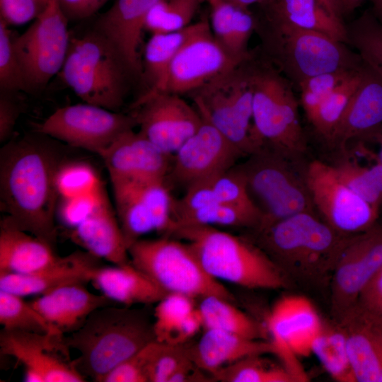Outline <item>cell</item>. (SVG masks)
Masks as SVG:
<instances>
[{
	"label": "cell",
	"mask_w": 382,
	"mask_h": 382,
	"mask_svg": "<svg viewBox=\"0 0 382 382\" xmlns=\"http://www.w3.org/2000/svg\"><path fill=\"white\" fill-rule=\"evenodd\" d=\"M20 105L11 93L1 91L0 142L5 144L12 138L14 127L20 115Z\"/></svg>",
	"instance_id": "obj_51"
},
{
	"label": "cell",
	"mask_w": 382,
	"mask_h": 382,
	"mask_svg": "<svg viewBox=\"0 0 382 382\" xmlns=\"http://www.w3.org/2000/svg\"><path fill=\"white\" fill-rule=\"evenodd\" d=\"M200 0H158L149 10L144 30L152 35L179 31L188 26Z\"/></svg>",
	"instance_id": "obj_42"
},
{
	"label": "cell",
	"mask_w": 382,
	"mask_h": 382,
	"mask_svg": "<svg viewBox=\"0 0 382 382\" xmlns=\"http://www.w3.org/2000/svg\"><path fill=\"white\" fill-rule=\"evenodd\" d=\"M192 361L213 375L223 367L245 357L274 352L270 341L254 340L217 329H205L195 345H190Z\"/></svg>",
	"instance_id": "obj_27"
},
{
	"label": "cell",
	"mask_w": 382,
	"mask_h": 382,
	"mask_svg": "<svg viewBox=\"0 0 382 382\" xmlns=\"http://www.w3.org/2000/svg\"><path fill=\"white\" fill-rule=\"evenodd\" d=\"M357 303L366 310L382 316V266L364 287Z\"/></svg>",
	"instance_id": "obj_52"
},
{
	"label": "cell",
	"mask_w": 382,
	"mask_h": 382,
	"mask_svg": "<svg viewBox=\"0 0 382 382\" xmlns=\"http://www.w3.org/2000/svg\"><path fill=\"white\" fill-rule=\"evenodd\" d=\"M48 2L44 0H0V20L18 25L35 19Z\"/></svg>",
	"instance_id": "obj_50"
},
{
	"label": "cell",
	"mask_w": 382,
	"mask_h": 382,
	"mask_svg": "<svg viewBox=\"0 0 382 382\" xmlns=\"http://www.w3.org/2000/svg\"><path fill=\"white\" fill-rule=\"evenodd\" d=\"M115 212L127 248L148 233L156 231L152 214L135 180H110Z\"/></svg>",
	"instance_id": "obj_33"
},
{
	"label": "cell",
	"mask_w": 382,
	"mask_h": 382,
	"mask_svg": "<svg viewBox=\"0 0 382 382\" xmlns=\"http://www.w3.org/2000/svg\"><path fill=\"white\" fill-rule=\"evenodd\" d=\"M197 308L204 329L221 330L254 340L266 336L259 323L226 299L217 296L202 298Z\"/></svg>",
	"instance_id": "obj_35"
},
{
	"label": "cell",
	"mask_w": 382,
	"mask_h": 382,
	"mask_svg": "<svg viewBox=\"0 0 382 382\" xmlns=\"http://www.w3.org/2000/svg\"><path fill=\"white\" fill-rule=\"evenodd\" d=\"M255 15L260 44L257 54L299 88L305 80L325 73L352 71L364 62L347 44L323 33Z\"/></svg>",
	"instance_id": "obj_3"
},
{
	"label": "cell",
	"mask_w": 382,
	"mask_h": 382,
	"mask_svg": "<svg viewBox=\"0 0 382 382\" xmlns=\"http://www.w3.org/2000/svg\"><path fill=\"white\" fill-rule=\"evenodd\" d=\"M364 141H373L378 144V153L374 154V156L382 163V126L369 134Z\"/></svg>",
	"instance_id": "obj_57"
},
{
	"label": "cell",
	"mask_w": 382,
	"mask_h": 382,
	"mask_svg": "<svg viewBox=\"0 0 382 382\" xmlns=\"http://www.w3.org/2000/svg\"><path fill=\"white\" fill-rule=\"evenodd\" d=\"M211 7L210 26L218 42L235 57H251L254 50H248V45L255 30V15L249 8L221 0Z\"/></svg>",
	"instance_id": "obj_32"
},
{
	"label": "cell",
	"mask_w": 382,
	"mask_h": 382,
	"mask_svg": "<svg viewBox=\"0 0 382 382\" xmlns=\"http://www.w3.org/2000/svg\"><path fill=\"white\" fill-rule=\"evenodd\" d=\"M128 252L132 264L167 294L193 299L217 296L233 301L231 293L205 271L190 245L181 239L168 235L140 238Z\"/></svg>",
	"instance_id": "obj_9"
},
{
	"label": "cell",
	"mask_w": 382,
	"mask_h": 382,
	"mask_svg": "<svg viewBox=\"0 0 382 382\" xmlns=\"http://www.w3.org/2000/svg\"><path fill=\"white\" fill-rule=\"evenodd\" d=\"M355 70L319 74L305 80L299 85L300 103L309 122L329 94Z\"/></svg>",
	"instance_id": "obj_45"
},
{
	"label": "cell",
	"mask_w": 382,
	"mask_h": 382,
	"mask_svg": "<svg viewBox=\"0 0 382 382\" xmlns=\"http://www.w3.org/2000/svg\"><path fill=\"white\" fill-rule=\"evenodd\" d=\"M235 6L248 8L250 6L253 4H260L267 0H221Z\"/></svg>",
	"instance_id": "obj_59"
},
{
	"label": "cell",
	"mask_w": 382,
	"mask_h": 382,
	"mask_svg": "<svg viewBox=\"0 0 382 382\" xmlns=\"http://www.w3.org/2000/svg\"><path fill=\"white\" fill-rule=\"evenodd\" d=\"M361 145L365 151V156L370 157L375 162L367 168L376 189L382 197V163L374 156V154L367 152L366 148L364 146L362 142H361Z\"/></svg>",
	"instance_id": "obj_55"
},
{
	"label": "cell",
	"mask_w": 382,
	"mask_h": 382,
	"mask_svg": "<svg viewBox=\"0 0 382 382\" xmlns=\"http://www.w3.org/2000/svg\"><path fill=\"white\" fill-rule=\"evenodd\" d=\"M100 260L86 250L58 256L51 264L31 273L0 274V290L24 296L42 295L66 285L85 284L102 266Z\"/></svg>",
	"instance_id": "obj_23"
},
{
	"label": "cell",
	"mask_w": 382,
	"mask_h": 382,
	"mask_svg": "<svg viewBox=\"0 0 382 382\" xmlns=\"http://www.w3.org/2000/svg\"><path fill=\"white\" fill-rule=\"evenodd\" d=\"M334 321L345 337L357 382H382V316L356 303Z\"/></svg>",
	"instance_id": "obj_20"
},
{
	"label": "cell",
	"mask_w": 382,
	"mask_h": 382,
	"mask_svg": "<svg viewBox=\"0 0 382 382\" xmlns=\"http://www.w3.org/2000/svg\"><path fill=\"white\" fill-rule=\"evenodd\" d=\"M382 266V226L376 224L356 234L335 266L331 282L334 318L357 303L374 274Z\"/></svg>",
	"instance_id": "obj_19"
},
{
	"label": "cell",
	"mask_w": 382,
	"mask_h": 382,
	"mask_svg": "<svg viewBox=\"0 0 382 382\" xmlns=\"http://www.w3.org/2000/svg\"><path fill=\"white\" fill-rule=\"evenodd\" d=\"M173 156L168 177L185 190L229 170L244 157L224 134L204 120Z\"/></svg>",
	"instance_id": "obj_18"
},
{
	"label": "cell",
	"mask_w": 382,
	"mask_h": 382,
	"mask_svg": "<svg viewBox=\"0 0 382 382\" xmlns=\"http://www.w3.org/2000/svg\"><path fill=\"white\" fill-rule=\"evenodd\" d=\"M190 359L187 342L172 345L152 341L146 366L148 381L168 382L173 374Z\"/></svg>",
	"instance_id": "obj_43"
},
{
	"label": "cell",
	"mask_w": 382,
	"mask_h": 382,
	"mask_svg": "<svg viewBox=\"0 0 382 382\" xmlns=\"http://www.w3.org/2000/svg\"><path fill=\"white\" fill-rule=\"evenodd\" d=\"M110 179H166L172 157L139 132L130 129L119 137L100 156Z\"/></svg>",
	"instance_id": "obj_21"
},
{
	"label": "cell",
	"mask_w": 382,
	"mask_h": 382,
	"mask_svg": "<svg viewBox=\"0 0 382 382\" xmlns=\"http://www.w3.org/2000/svg\"><path fill=\"white\" fill-rule=\"evenodd\" d=\"M91 282L108 298L126 306L157 303L168 294L132 262L102 265Z\"/></svg>",
	"instance_id": "obj_29"
},
{
	"label": "cell",
	"mask_w": 382,
	"mask_h": 382,
	"mask_svg": "<svg viewBox=\"0 0 382 382\" xmlns=\"http://www.w3.org/2000/svg\"><path fill=\"white\" fill-rule=\"evenodd\" d=\"M154 340V324L144 311L115 305L96 309L80 329L63 337L79 353L74 360L78 371L98 382Z\"/></svg>",
	"instance_id": "obj_4"
},
{
	"label": "cell",
	"mask_w": 382,
	"mask_h": 382,
	"mask_svg": "<svg viewBox=\"0 0 382 382\" xmlns=\"http://www.w3.org/2000/svg\"><path fill=\"white\" fill-rule=\"evenodd\" d=\"M340 180L364 200L380 209L382 197L371 178L367 167L344 159L333 166Z\"/></svg>",
	"instance_id": "obj_47"
},
{
	"label": "cell",
	"mask_w": 382,
	"mask_h": 382,
	"mask_svg": "<svg viewBox=\"0 0 382 382\" xmlns=\"http://www.w3.org/2000/svg\"><path fill=\"white\" fill-rule=\"evenodd\" d=\"M158 1L116 0L93 28L117 51L133 79L142 78L141 35L146 16Z\"/></svg>",
	"instance_id": "obj_22"
},
{
	"label": "cell",
	"mask_w": 382,
	"mask_h": 382,
	"mask_svg": "<svg viewBox=\"0 0 382 382\" xmlns=\"http://www.w3.org/2000/svg\"><path fill=\"white\" fill-rule=\"evenodd\" d=\"M44 1H45L46 2H48V1H49V0H44Z\"/></svg>",
	"instance_id": "obj_62"
},
{
	"label": "cell",
	"mask_w": 382,
	"mask_h": 382,
	"mask_svg": "<svg viewBox=\"0 0 382 382\" xmlns=\"http://www.w3.org/2000/svg\"><path fill=\"white\" fill-rule=\"evenodd\" d=\"M253 86V122L262 145L300 161L307 149L299 115V100L293 84L259 56L250 59Z\"/></svg>",
	"instance_id": "obj_6"
},
{
	"label": "cell",
	"mask_w": 382,
	"mask_h": 382,
	"mask_svg": "<svg viewBox=\"0 0 382 382\" xmlns=\"http://www.w3.org/2000/svg\"><path fill=\"white\" fill-rule=\"evenodd\" d=\"M328 374L338 382H357L345 337L334 321L324 322L312 349Z\"/></svg>",
	"instance_id": "obj_37"
},
{
	"label": "cell",
	"mask_w": 382,
	"mask_h": 382,
	"mask_svg": "<svg viewBox=\"0 0 382 382\" xmlns=\"http://www.w3.org/2000/svg\"><path fill=\"white\" fill-rule=\"evenodd\" d=\"M187 243L214 279L247 289H279L290 281L250 238L211 226H183L170 235Z\"/></svg>",
	"instance_id": "obj_5"
},
{
	"label": "cell",
	"mask_w": 382,
	"mask_h": 382,
	"mask_svg": "<svg viewBox=\"0 0 382 382\" xmlns=\"http://www.w3.org/2000/svg\"><path fill=\"white\" fill-rule=\"evenodd\" d=\"M69 21L83 20L95 14L108 0H57Z\"/></svg>",
	"instance_id": "obj_53"
},
{
	"label": "cell",
	"mask_w": 382,
	"mask_h": 382,
	"mask_svg": "<svg viewBox=\"0 0 382 382\" xmlns=\"http://www.w3.org/2000/svg\"><path fill=\"white\" fill-rule=\"evenodd\" d=\"M211 6L214 5L215 4H216L218 1H219L220 0H208Z\"/></svg>",
	"instance_id": "obj_61"
},
{
	"label": "cell",
	"mask_w": 382,
	"mask_h": 382,
	"mask_svg": "<svg viewBox=\"0 0 382 382\" xmlns=\"http://www.w3.org/2000/svg\"><path fill=\"white\" fill-rule=\"evenodd\" d=\"M62 335L1 329V354L24 366L25 381L83 382Z\"/></svg>",
	"instance_id": "obj_16"
},
{
	"label": "cell",
	"mask_w": 382,
	"mask_h": 382,
	"mask_svg": "<svg viewBox=\"0 0 382 382\" xmlns=\"http://www.w3.org/2000/svg\"><path fill=\"white\" fill-rule=\"evenodd\" d=\"M151 342L112 369L101 382H149L146 366Z\"/></svg>",
	"instance_id": "obj_49"
},
{
	"label": "cell",
	"mask_w": 382,
	"mask_h": 382,
	"mask_svg": "<svg viewBox=\"0 0 382 382\" xmlns=\"http://www.w3.org/2000/svg\"><path fill=\"white\" fill-rule=\"evenodd\" d=\"M366 1L368 0H341L343 16L349 14L350 13L353 12L363 2Z\"/></svg>",
	"instance_id": "obj_58"
},
{
	"label": "cell",
	"mask_w": 382,
	"mask_h": 382,
	"mask_svg": "<svg viewBox=\"0 0 382 382\" xmlns=\"http://www.w3.org/2000/svg\"><path fill=\"white\" fill-rule=\"evenodd\" d=\"M58 74L84 103L117 112L133 79L117 51L95 30L71 37Z\"/></svg>",
	"instance_id": "obj_7"
},
{
	"label": "cell",
	"mask_w": 382,
	"mask_h": 382,
	"mask_svg": "<svg viewBox=\"0 0 382 382\" xmlns=\"http://www.w3.org/2000/svg\"><path fill=\"white\" fill-rule=\"evenodd\" d=\"M364 66L365 63L335 87L310 122L316 133L328 143L361 79Z\"/></svg>",
	"instance_id": "obj_38"
},
{
	"label": "cell",
	"mask_w": 382,
	"mask_h": 382,
	"mask_svg": "<svg viewBox=\"0 0 382 382\" xmlns=\"http://www.w3.org/2000/svg\"><path fill=\"white\" fill-rule=\"evenodd\" d=\"M305 175L317 214L334 230L353 236L376 224L379 209L345 185L333 166L315 160L307 165Z\"/></svg>",
	"instance_id": "obj_15"
},
{
	"label": "cell",
	"mask_w": 382,
	"mask_h": 382,
	"mask_svg": "<svg viewBox=\"0 0 382 382\" xmlns=\"http://www.w3.org/2000/svg\"><path fill=\"white\" fill-rule=\"evenodd\" d=\"M333 16L342 19L343 12L341 0H318Z\"/></svg>",
	"instance_id": "obj_56"
},
{
	"label": "cell",
	"mask_w": 382,
	"mask_h": 382,
	"mask_svg": "<svg viewBox=\"0 0 382 382\" xmlns=\"http://www.w3.org/2000/svg\"><path fill=\"white\" fill-rule=\"evenodd\" d=\"M251 57L190 94L202 120L224 134L244 157L262 146L253 132Z\"/></svg>",
	"instance_id": "obj_10"
},
{
	"label": "cell",
	"mask_w": 382,
	"mask_h": 382,
	"mask_svg": "<svg viewBox=\"0 0 382 382\" xmlns=\"http://www.w3.org/2000/svg\"><path fill=\"white\" fill-rule=\"evenodd\" d=\"M251 57L241 58L228 52L214 37L207 20L190 24L170 64L163 92L190 95Z\"/></svg>",
	"instance_id": "obj_14"
},
{
	"label": "cell",
	"mask_w": 382,
	"mask_h": 382,
	"mask_svg": "<svg viewBox=\"0 0 382 382\" xmlns=\"http://www.w3.org/2000/svg\"><path fill=\"white\" fill-rule=\"evenodd\" d=\"M252 238L287 279L309 285L330 283L353 236L342 234L318 214L301 212L257 230Z\"/></svg>",
	"instance_id": "obj_2"
},
{
	"label": "cell",
	"mask_w": 382,
	"mask_h": 382,
	"mask_svg": "<svg viewBox=\"0 0 382 382\" xmlns=\"http://www.w3.org/2000/svg\"><path fill=\"white\" fill-rule=\"evenodd\" d=\"M382 126V77L365 64L361 79L330 144L345 149L353 140L363 141Z\"/></svg>",
	"instance_id": "obj_24"
},
{
	"label": "cell",
	"mask_w": 382,
	"mask_h": 382,
	"mask_svg": "<svg viewBox=\"0 0 382 382\" xmlns=\"http://www.w3.org/2000/svg\"><path fill=\"white\" fill-rule=\"evenodd\" d=\"M258 6L262 15L323 33L348 45L343 20L331 14L318 0H267Z\"/></svg>",
	"instance_id": "obj_30"
},
{
	"label": "cell",
	"mask_w": 382,
	"mask_h": 382,
	"mask_svg": "<svg viewBox=\"0 0 382 382\" xmlns=\"http://www.w3.org/2000/svg\"><path fill=\"white\" fill-rule=\"evenodd\" d=\"M0 324L3 329L62 335L22 296L0 290Z\"/></svg>",
	"instance_id": "obj_41"
},
{
	"label": "cell",
	"mask_w": 382,
	"mask_h": 382,
	"mask_svg": "<svg viewBox=\"0 0 382 382\" xmlns=\"http://www.w3.org/2000/svg\"><path fill=\"white\" fill-rule=\"evenodd\" d=\"M30 303L62 335L80 329L96 309L117 304L103 294L89 291L84 284L62 286Z\"/></svg>",
	"instance_id": "obj_25"
},
{
	"label": "cell",
	"mask_w": 382,
	"mask_h": 382,
	"mask_svg": "<svg viewBox=\"0 0 382 382\" xmlns=\"http://www.w3.org/2000/svg\"><path fill=\"white\" fill-rule=\"evenodd\" d=\"M187 32L188 26L179 31L151 35L142 59V78L149 86L145 93L165 91L170 64Z\"/></svg>",
	"instance_id": "obj_34"
},
{
	"label": "cell",
	"mask_w": 382,
	"mask_h": 382,
	"mask_svg": "<svg viewBox=\"0 0 382 382\" xmlns=\"http://www.w3.org/2000/svg\"><path fill=\"white\" fill-rule=\"evenodd\" d=\"M324 321L310 299L299 294L285 295L272 307L266 320L275 355L296 382L308 378L299 361L312 354Z\"/></svg>",
	"instance_id": "obj_12"
},
{
	"label": "cell",
	"mask_w": 382,
	"mask_h": 382,
	"mask_svg": "<svg viewBox=\"0 0 382 382\" xmlns=\"http://www.w3.org/2000/svg\"><path fill=\"white\" fill-rule=\"evenodd\" d=\"M105 194L103 185L91 193L62 199L59 216L62 222L71 229L76 227L93 212Z\"/></svg>",
	"instance_id": "obj_48"
},
{
	"label": "cell",
	"mask_w": 382,
	"mask_h": 382,
	"mask_svg": "<svg viewBox=\"0 0 382 382\" xmlns=\"http://www.w3.org/2000/svg\"><path fill=\"white\" fill-rule=\"evenodd\" d=\"M261 219L262 213L259 210L214 203L176 218L168 235L183 226H222L253 230L259 225Z\"/></svg>",
	"instance_id": "obj_36"
},
{
	"label": "cell",
	"mask_w": 382,
	"mask_h": 382,
	"mask_svg": "<svg viewBox=\"0 0 382 382\" xmlns=\"http://www.w3.org/2000/svg\"><path fill=\"white\" fill-rule=\"evenodd\" d=\"M71 231V239L96 257L117 265L131 262L115 210L107 194L93 212Z\"/></svg>",
	"instance_id": "obj_26"
},
{
	"label": "cell",
	"mask_w": 382,
	"mask_h": 382,
	"mask_svg": "<svg viewBox=\"0 0 382 382\" xmlns=\"http://www.w3.org/2000/svg\"><path fill=\"white\" fill-rule=\"evenodd\" d=\"M57 257L50 245L1 219L0 274L31 273L51 264Z\"/></svg>",
	"instance_id": "obj_28"
},
{
	"label": "cell",
	"mask_w": 382,
	"mask_h": 382,
	"mask_svg": "<svg viewBox=\"0 0 382 382\" xmlns=\"http://www.w3.org/2000/svg\"><path fill=\"white\" fill-rule=\"evenodd\" d=\"M56 184L62 199L91 193L103 186L95 169L81 161H64L57 172Z\"/></svg>",
	"instance_id": "obj_44"
},
{
	"label": "cell",
	"mask_w": 382,
	"mask_h": 382,
	"mask_svg": "<svg viewBox=\"0 0 382 382\" xmlns=\"http://www.w3.org/2000/svg\"><path fill=\"white\" fill-rule=\"evenodd\" d=\"M51 137L36 131L11 138L0 151L3 218L52 247L57 241L56 178L64 162Z\"/></svg>",
	"instance_id": "obj_1"
},
{
	"label": "cell",
	"mask_w": 382,
	"mask_h": 382,
	"mask_svg": "<svg viewBox=\"0 0 382 382\" xmlns=\"http://www.w3.org/2000/svg\"><path fill=\"white\" fill-rule=\"evenodd\" d=\"M264 355L241 359L219 369L213 378L222 382H296L282 364H275Z\"/></svg>",
	"instance_id": "obj_39"
},
{
	"label": "cell",
	"mask_w": 382,
	"mask_h": 382,
	"mask_svg": "<svg viewBox=\"0 0 382 382\" xmlns=\"http://www.w3.org/2000/svg\"><path fill=\"white\" fill-rule=\"evenodd\" d=\"M235 165L244 178L250 197L262 219L253 230L301 212L316 213L306 180V168L299 161L262 146ZM250 230V231H253Z\"/></svg>",
	"instance_id": "obj_8"
},
{
	"label": "cell",
	"mask_w": 382,
	"mask_h": 382,
	"mask_svg": "<svg viewBox=\"0 0 382 382\" xmlns=\"http://www.w3.org/2000/svg\"><path fill=\"white\" fill-rule=\"evenodd\" d=\"M13 35L8 25L0 20V88L13 93L26 91L25 83L13 46Z\"/></svg>",
	"instance_id": "obj_46"
},
{
	"label": "cell",
	"mask_w": 382,
	"mask_h": 382,
	"mask_svg": "<svg viewBox=\"0 0 382 382\" xmlns=\"http://www.w3.org/2000/svg\"><path fill=\"white\" fill-rule=\"evenodd\" d=\"M346 26L348 45L382 77V23L369 8Z\"/></svg>",
	"instance_id": "obj_40"
},
{
	"label": "cell",
	"mask_w": 382,
	"mask_h": 382,
	"mask_svg": "<svg viewBox=\"0 0 382 382\" xmlns=\"http://www.w3.org/2000/svg\"><path fill=\"white\" fill-rule=\"evenodd\" d=\"M132 108L139 132L170 156L203 122L193 105L181 96L169 92L144 93Z\"/></svg>",
	"instance_id": "obj_17"
},
{
	"label": "cell",
	"mask_w": 382,
	"mask_h": 382,
	"mask_svg": "<svg viewBox=\"0 0 382 382\" xmlns=\"http://www.w3.org/2000/svg\"><path fill=\"white\" fill-rule=\"evenodd\" d=\"M136 126L132 113L124 114L84 103L58 108L36 131L100 156L119 137Z\"/></svg>",
	"instance_id": "obj_13"
},
{
	"label": "cell",
	"mask_w": 382,
	"mask_h": 382,
	"mask_svg": "<svg viewBox=\"0 0 382 382\" xmlns=\"http://www.w3.org/2000/svg\"><path fill=\"white\" fill-rule=\"evenodd\" d=\"M199 368L192 359L180 366L170 376L168 382H207L215 381Z\"/></svg>",
	"instance_id": "obj_54"
},
{
	"label": "cell",
	"mask_w": 382,
	"mask_h": 382,
	"mask_svg": "<svg viewBox=\"0 0 382 382\" xmlns=\"http://www.w3.org/2000/svg\"><path fill=\"white\" fill-rule=\"evenodd\" d=\"M194 299L183 294H168L157 303L153 323L156 340L184 344L197 333L203 325Z\"/></svg>",
	"instance_id": "obj_31"
},
{
	"label": "cell",
	"mask_w": 382,
	"mask_h": 382,
	"mask_svg": "<svg viewBox=\"0 0 382 382\" xmlns=\"http://www.w3.org/2000/svg\"><path fill=\"white\" fill-rule=\"evenodd\" d=\"M68 21L58 1L49 0L31 25L13 36L26 91H42L61 71L71 39Z\"/></svg>",
	"instance_id": "obj_11"
},
{
	"label": "cell",
	"mask_w": 382,
	"mask_h": 382,
	"mask_svg": "<svg viewBox=\"0 0 382 382\" xmlns=\"http://www.w3.org/2000/svg\"><path fill=\"white\" fill-rule=\"evenodd\" d=\"M372 6L370 8L374 16L382 23V0H369Z\"/></svg>",
	"instance_id": "obj_60"
}]
</instances>
